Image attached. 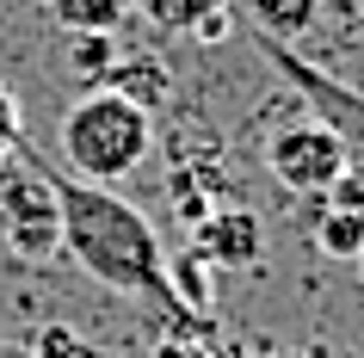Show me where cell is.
I'll return each instance as SVG.
<instances>
[{"mask_svg":"<svg viewBox=\"0 0 364 358\" xmlns=\"http://www.w3.org/2000/svg\"><path fill=\"white\" fill-rule=\"evenodd\" d=\"M56 191V223H62V253L87 272L93 284L117 290V297H167V253L161 235L130 198H117V186H87L68 173H50Z\"/></svg>","mask_w":364,"mask_h":358,"instance_id":"6da1fadb","label":"cell"},{"mask_svg":"<svg viewBox=\"0 0 364 358\" xmlns=\"http://www.w3.org/2000/svg\"><path fill=\"white\" fill-rule=\"evenodd\" d=\"M56 149L68 161V179L87 186H117L130 179L154 149V112H142L136 99L112 93V87H87V93L62 112Z\"/></svg>","mask_w":364,"mask_h":358,"instance_id":"7a4b0ae2","label":"cell"},{"mask_svg":"<svg viewBox=\"0 0 364 358\" xmlns=\"http://www.w3.org/2000/svg\"><path fill=\"white\" fill-rule=\"evenodd\" d=\"M346 167H352L346 142L315 117H290V124H278L266 136V173L290 198H327Z\"/></svg>","mask_w":364,"mask_h":358,"instance_id":"3957f363","label":"cell"},{"mask_svg":"<svg viewBox=\"0 0 364 358\" xmlns=\"http://www.w3.org/2000/svg\"><path fill=\"white\" fill-rule=\"evenodd\" d=\"M0 235H6L13 253H25V260H50V253H62V223H56L50 173L0 161Z\"/></svg>","mask_w":364,"mask_h":358,"instance_id":"277c9868","label":"cell"},{"mask_svg":"<svg viewBox=\"0 0 364 358\" xmlns=\"http://www.w3.org/2000/svg\"><path fill=\"white\" fill-rule=\"evenodd\" d=\"M259 50H266V56L278 62V75H284L290 87L303 93L309 117H315V124H327V130L340 136L352 161H364V93H352V87H340L333 75H321V68H315L303 50H290V43L259 38Z\"/></svg>","mask_w":364,"mask_h":358,"instance_id":"5b68a950","label":"cell"},{"mask_svg":"<svg viewBox=\"0 0 364 358\" xmlns=\"http://www.w3.org/2000/svg\"><path fill=\"white\" fill-rule=\"evenodd\" d=\"M198 253L204 265H229V272H253L266 260V223L241 204H223V210H204L198 216Z\"/></svg>","mask_w":364,"mask_h":358,"instance_id":"8992f818","label":"cell"},{"mask_svg":"<svg viewBox=\"0 0 364 358\" xmlns=\"http://www.w3.org/2000/svg\"><path fill=\"white\" fill-rule=\"evenodd\" d=\"M130 13H142L161 31H186V38H223L229 31V0H130Z\"/></svg>","mask_w":364,"mask_h":358,"instance_id":"52a82bcc","label":"cell"},{"mask_svg":"<svg viewBox=\"0 0 364 358\" xmlns=\"http://www.w3.org/2000/svg\"><path fill=\"white\" fill-rule=\"evenodd\" d=\"M43 13L68 38H117V25L130 19V0H43Z\"/></svg>","mask_w":364,"mask_h":358,"instance_id":"ba28073f","label":"cell"},{"mask_svg":"<svg viewBox=\"0 0 364 358\" xmlns=\"http://www.w3.org/2000/svg\"><path fill=\"white\" fill-rule=\"evenodd\" d=\"M253 19V38H272V43H290L296 50V38L303 31H315V0H241Z\"/></svg>","mask_w":364,"mask_h":358,"instance_id":"9c48e42d","label":"cell"},{"mask_svg":"<svg viewBox=\"0 0 364 358\" xmlns=\"http://www.w3.org/2000/svg\"><path fill=\"white\" fill-rule=\"evenodd\" d=\"M105 87H112V93H124V99H136L142 112H161V105H167V93H173L167 68H161L154 56H124V62H112Z\"/></svg>","mask_w":364,"mask_h":358,"instance_id":"30bf717a","label":"cell"},{"mask_svg":"<svg viewBox=\"0 0 364 358\" xmlns=\"http://www.w3.org/2000/svg\"><path fill=\"white\" fill-rule=\"evenodd\" d=\"M315 247H321L327 260H358L364 253V216L321 198V210H315Z\"/></svg>","mask_w":364,"mask_h":358,"instance_id":"8fae6325","label":"cell"},{"mask_svg":"<svg viewBox=\"0 0 364 358\" xmlns=\"http://www.w3.org/2000/svg\"><path fill=\"white\" fill-rule=\"evenodd\" d=\"M112 62H117V38H68V68H75L80 80L105 87Z\"/></svg>","mask_w":364,"mask_h":358,"instance_id":"7c38bea8","label":"cell"},{"mask_svg":"<svg viewBox=\"0 0 364 358\" xmlns=\"http://www.w3.org/2000/svg\"><path fill=\"white\" fill-rule=\"evenodd\" d=\"M25 149V117H19V99L13 87H0V161H13Z\"/></svg>","mask_w":364,"mask_h":358,"instance_id":"4fadbf2b","label":"cell"},{"mask_svg":"<svg viewBox=\"0 0 364 358\" xmlns=\"http://www.w3.org/2000/svg\"><path fill=\"white\" fill-rule=\"evenodd\" d=\"M327 204H340V210H358V216H364V161H352V167H346L340 179H333Z\"/></svg>","mask_w":364,"mask_h":358,"instance_id":"5bb4252c","label":"cell"},{"mask_svg":"<svg viewBox=\"0 0 364 358\" xmlns=\"http://www.w3.org/2000/svg\"><path fill=\"white\" fill-rule=\"evenodd\" d=\"M0 358H31V352H25V346H6V339H0Z\"/></svg>","mask_w":364,"mask_h":358,"instance_id":"9a60e30c","label":"cell"},{"mask_svg":"<svg viewBox=\"0 0 364 358\" xmlns=\"http://www.w3.org/2000/svg\"><path fill=\"white\" fill-rule=\"evenodd\" d=\"M358 284H364V253H358Z\"/></svg>","mask_w":364,"mask_h":358,"instance_id":"2e32d148","label":"cell"}]
</instances>
